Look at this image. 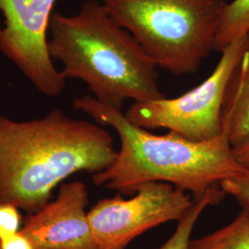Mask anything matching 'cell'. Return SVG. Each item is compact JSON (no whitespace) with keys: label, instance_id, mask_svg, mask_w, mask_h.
<instances>
[{"label":"cell","instance_id":"12","mask_svg":"<svg viewBox=\"0 0 249 249\" xmlns=\"http://www.w3.org/2000/svg\"><path fill=\"white\" fill-rule=\"evenodd\" d=\"M225 195V192L220 186L202 196L194 197V204L178 222L174 234L159 249H188L191 234L200 215L208 207L222 202Z\"/></svg>","mask_w":249,"mask_h":249},{"label":"cell","instance_id":"8","mask_svg":"<svg viewBox=\"0 0 249 249\" xmlns=\"http://www.w3.org/2000/svg\"><path fill=\"white\" fill-rule=\"evenodd\" d=\"M88 203L84 183L62 184L55 199L27 215L20 231L35 249H97L86 212Z\"/></svg>","mask_w":249,"mask_h":249},{"label":"cell","instance_id":"16","mask_svg":"<svg viewBox=\"0 0 249 249\" xmlns=\"http://www.w3.org/2000/svg\"><path fill=\"white\" fill-rule=\"evenodd\" d=\"M231 147L235 160L245 169L249 170V135Z\"/></svg>","mask_w":249,"mask_h":249},{"label":"cell","instance_id":"4","mask_svg":"<svg viewBox=\"0 0 249 249\" xmlns=\"http://www.w3.org/2000/svg\"><path fill=\"white\" fill-rule=\"evenodd\" d=\"M223 0H102L153 62L173 75L195 74L214 51Z\"/></svg>","mask_w":249,"mask_h":249},{"label":"cell","instance_id":"5","mask_svg":"<svg viewBox=\"0 0 249 249\" xmlns=\"http://www.w3.org/2000/svg\"><path fill=\"white\" fill-rule=\"evenodd\" d=\"M249 48V36L232 42L209 78L177 98L133 103L126 118L145 129L165 128L196 142H209L223 134L222 112L228 83Z\"/></svg>","mask_w":249,"mask_h":249},{"label":"cell","instance_id":"13","mask_svg":"<svg viewBox=\"0 0 249 249\" xmlns=\"http://www.w3.org/2000/svg\"><path fill=\"white\" fill-rule=\"evenodd\" d=\"M221 187L226 195L232 196L243 209L249 211V170L239 176L223 180Z\"/></svg>","mask_w":249,"mask_h":249},{"label":"cell","instance_id":"9","mask_svg":"<svg viewBox=\"0 0 249 249\" xmlns=\"http://www.w3.org/2000/svg\"><path fill=\"white\" fill-rule=\"evenodd\" d=\"M223 133L231 146L249 135V48L228 83L222 112Z\"/></svg>","mask_w":249,"mask_h":249},{"label":"cell","instance_id":"6","mask_svg":"<svg viewBox=\"0 0 249 249\" xmlns=\"http://www.w3.org/2000/svg\"><path fill=\"white\" fill-rule=\"evenodd\" d=\"M194 204L186 191L164 182L138 187L133 197L100 199L88 212L97 249H125L138 236L171 221L179 222Z\"/></svg>","mask_w":249,"mask_h":249},{"label":"cell","instance_id":"11","mask_svg":"<svg viewBox=\"0 0 249 249\" xmlns=\"http://www.w3.org/2000/svg\"><path fill=\"white\" fill-rule=\"evenodd\" d=\"M249 36V0H232L225 3L220 27L215 39L214 51L223 48Z\"/></svg>","mask_w":249,"mask_h":249},{"label":"cell","instance_id":"7","mask_svg":"<svg viewBox=\"0 0 249 249\" xmlns=\"http://www.w3.org/2000/svg\"><path fill=\"white\" fill-rule=\"evenodd\" d=\"M55 0H0V52L21 71L37 90L59 95L67 79L48 53V24Z\"/></svg>","mask_w":249,"mask_h":249},{"label":"cell","instance_id":"10","mask_svg":"<svg viewBox=\"0 0 249 249\" xmlns=\"http://www.w3.org/2000/svg\"><path fill=\"white\" fill-rule=\"evenodd\" d=\"M188 249H249V211L243 209L231 223L207 235L191 239Z\"/></svg>","mask_w":249,"mask_h":249},{"label":"cell","instance_id":"14","mask_svg":"<svg viewBox=\"0 0 249 249\" xmlns=\"http://www.w3.org/2000/svg\"><path fill=\"white\" fill-rule=\"evenodd\" d=\"M18 210L13 204L0 202V240L20 231L23 223Z\"/></svg>","mask_w":249,"mask_h":249},{"label":"cell","instance_id":"3","mask_svg":"<svg viewBox=\"0 0 249 249\" xmlns=\"http://www.w3.org/2000/svg\"><path fill=\"white\" fill-rule=\"evenodd\" d=\"M47 47L51 58L62 64L67 80H82L107 107L122 110L126 100L165 97L157 65L102 2L87 0L73 15L53 12Z\"/></svg>","mask_w":249,"mask_h":249},{"label":"cell","instance_id":"15","mask_svg":"<svg viewBox=\"0 0 249 249\" xmlns=\"http://www.w3.org/2000/svg\"><path fill=\"white\" fill-rule=\"evenodd\" d=\"M0 249H35L32 242L19 231L16 234L0 240Z\"/></svg>","mask_w":249,"mask_h":249},{"label":"cell","instance_id":"1","mask_svg":"<svg viewBox=\"0 0 249 249\" xmlns=\"http://www.w3.org/2000/svg\"><path fill=\"white\" fill-rule=\"evenodd\" d=\"M116 153L103 125L60 109L28 121L0 115V202L36 213L64 180L80 172L98 174Z\"/></svg>","mask_w":249,"mask_h":249},{"label":"cell","instance_id":"2","mask_svg":"<svg viewBox=\"0 0 249 249\" xmlns=\"http://www.w3.org/2000/svg\"><path fill=\"white\" fill-rule=\"evenodd\" d=\"M73 107L97 124L114 128L120 139L114 161L93 175L97 187L130 196L142 185L164 182L197 197L246 170L235 160L224 133L204 142L172 131L155 135L131 123L122 110L107 107L90 95L75 99Z\"/></svg>","mask_w":249,"mask_h":249}]
</instances>
